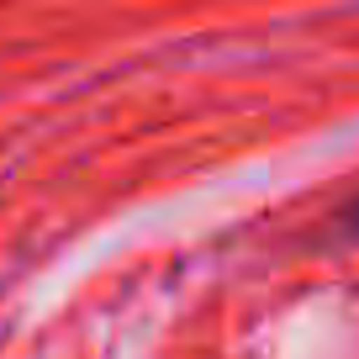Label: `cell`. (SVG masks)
I'll use <instances>...</instances> for the list:
<instances>
[{
	"label": "cell",
	"mask_w": 359,
	"mask_h": 359,
	"mask_svg": "<svg viewBox=\"0 0 359 359\" xmlns=\"http://www.w3.org/2000/svg\"><path fill=\"white\" fill-rule=\"evenodd\" d=\"M338 233H354V238H359V196L338 212Z\"/></svg>",
	"instance_id": "cell-1"
}]
</instances>
